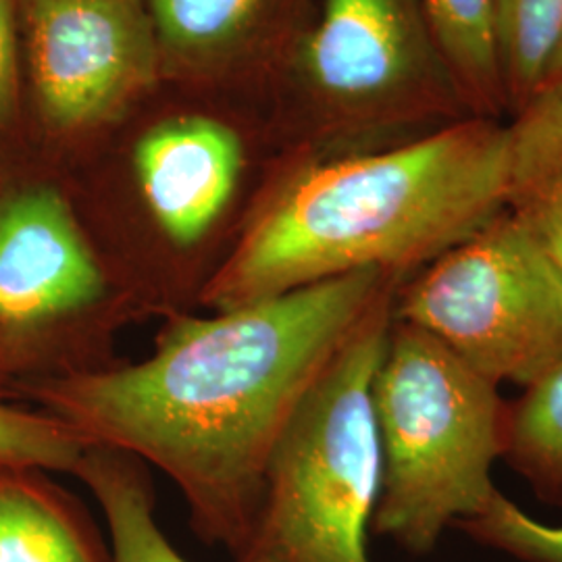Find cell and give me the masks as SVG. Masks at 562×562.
Wrapping results in <instances>:
<instances>
[{
  "label": "cell",
  "mask_w": 562,
  "mask_h": 562,
  "mask_svg": "<svg viewBox=\"0 0 562 562\" xmlns=\"http://www.w3.org/2000/svg\"><path fill=\"white\" fill-rule=\"evenodd\" d=\"M20 97L15 0H0V127L13 120Z\"/></svg>",
  "instance_id": "obj_19"
},
{
  "label": "cell",
  "mask_w": 562,
  "mask_h": 562,
  "mask_svg": "<svg viewBox=\"0 0 562 562\" xmlns=\"http://www.w3.org/2000/svg\"><path fill=\"white\" fill-rule=\"evenodd\" d=\"M396 281L359 271L181 319L148 359L50 378L32 394L86 448L161 469L202 538L236 554L259 515L265 469L285 423Z\"/></svg>",
  "instance_id": "obj_1"
},
{
  "label": "cell",
  "mask_w": 562,
  "mask_h": 562,
  "mask_svg": "<svg viewBox=\"0 0 562 562\" xmlns=\"http://www.w3.org/2000/svg\"><path fill=\"white\" fill-rule=\"evenodd\" d=\"M394 317L490 382L527 387L562 357V267L506 209L429 262Z\"/></svg>",
  "instance_id": "obj_5"
},
{
  "label": "cell",
  "mask_w": 562,
  "mask_h": 562,
  "mask_svg": "<svg viewBox=\"0 0 562 562\" xmlns=\"http://www.w3.org/2000/svg\"><path fill=\"white\" fill-rule=\"evenodd\" d=\"M503 81L525 99L548 81L562 44V0H494Z\"/></svg>",
  "instance_id": "obj_14"
},
{
  "label": "cell",
  "mask_w": 562,
  "mask_h": 562,
  "mask_svg": "<svg viewBox=\"0 0 562 562\" xmlns=\"http://www.w3.org/2000/svg\"><path fill=\"white\" fill-rule=\"evenodd\" d=\"M548 80H562V44L557 53V59L552 63V69H550V76Z\"/></svg>",
  "instance_id": "obj_20"
},
{
  "label": "cell",
  "mask_w": 562,
  "mask_h": 562,
  "mask_svg": "<svg viewBox=\"0 0 562 562\" xmlns=\"http://www.w3.org/2000/svg\"><path fill=\"white\" fill-rule=\"evenodd\" d=\"M508 130L506 209L562 267V80L546 81Z\"/></svg>",
  "instance_id": "obj_10"
},
{
  "label": "cell",
  "mask_w": 562,
  "mask_h": 562,
  "mask_svg": "<svg viewBox=\"0 0 562 562\" xmlns=\"http://www.w3.org/2000/svg\"><path fill=\"white\" fill-rule=\"evenodd\" d=\"M236 132L209 117H180L153 127L136 146L144 201L167 238L194 244L217 222L240 178Z\"/></svg>",
  "instance_id": "obj_9"
},
{
  "label": "cell",
  "mask_w": 562,
  "mask_h": 562,
  "mask_svg": "<svg viewBox=\"0 0 562 562\" xmlns=\"http://www.w3.org/2000/svg\"><path fill=\"white\" fill-rule=\"evenodd\" d=\"M394 304L390 290L371 306L285 423L236 562H369L382 485L373 382Z\"/></svg>",
  "instance_id": "obj_3"
},
{
  "label": "cell",
  "mask_w": 562,
  "mask_h": 562,
  "mask_svg": "<svg viewBox=\"0 0 562 562\" xmlns=\"http://www.w3.org/2000/svg\"><path fill=\"white\" fill-rule=\"evenodd\" d=\"M21 473L0 467V562H97L71 515Z\"/></svg>",
  "instance_id": "obj_12"
},
{
  "label": "cell",
  "mask_w": 562,
  "mask_h": 562,
  "mask_svg": "<svg viewBox=\"0 0 562 562\" xmlns=\"http://www.w3.org/2000/svg\"><path fill=\"white\" fill-rule=\"evenodd\" d=\"M102 292L101 265L55 188H25L0 202V340L80 313Z\"/></svg>",
  "instance_id": "obj_7"
},
{
  "label": "cell",
  "mask_w": 562,
  "mask_h": 562,
  "mask_svg": "<svg viewBox=\"0 0 562 562\" xmlns=\"http://www.w3.org/2000/svg\"><path fill=\"white\" fill-rule=\"evenodd\" d=\"M101 506L111 533V562H188L155 521V506L140 471L121 452L88 446L74 471Z\"/></svg>",
  "instance_id": "obj_11"
},
{
  "label": "cell",
  "mask_w": 562,
  "mask_h": 562,
  "mask_svg": "<svg viewBox=\"0 0 562 562\" xmlns=\"http://www.w3.org/2000/svg\"><path fill=\"white\" fill-rule=\"evenodd\" d=\"M23 11L36 102L53 130L106 123L157 80L144 0H23Z\"/></svg>",
  "instance_id": "obj_6"
},
{
  "label": "cell",
  "mask_w": 562,
  "mask_h": 562,
  "mask_svg": "<svg viewBox=\"0 0 562 562\" xmlns=\"http://www.w3.org/2000/svg\"><path fill=\"white\" fill-rule=\"evenodd\" d=\"M431 46L411 0H323L304 67L327 101L367 109L398 101L431 80Z\"/></svg>",
  "instance_id": "obj_8"
},
{
  "label": "cell",
  "mask_w": 562,
  "mask_h": 562,
  "mask_svg": "<svg viewBox=\"0 0 562 562\" xmlns=\"http://www.w3.org/2000/svg\"><path fill=\"white\" fill-rule=\"evenodd\" d=\"M262 0H150L159 44L199 57L236 41Z\"/></svg>",
  "instance_id": "obj_16"
},
{
  "label": "cell",
  "mask_w": 562,
  "mask_h": 562,
  "mask_svg": "<svg viewBox=\"0 0 562 562\" xmlns=\"http://www.w3.org/2000/svg\"><path fill=\"white\" fill-rule=\"evenodd\" d=\"M86 452V443L50 415L23 411L0 401V467L46 469L74 473Z\"/></svg>",
  "instance_id": "obj_17"
},
{
  "label": "cell",
  "mask_w": 562,
  "mask_h": 562,
  "mask_svg": "<svg viewBox=\"0 0 562 562\" xmlns=\"http://www.w3.org/2000/svg\"><path fill=\"white\" fill-rule=\"evenodd\" d=\"M464 529L508 554L529 562H562V525H546L498 492L480 517L462 522Z\"/></svg>",
  "instance_id": "obj_18"
},
{
  "label": "cell",
  "mask_w": 562,
  "mask_h": 562,
  "mask_svg": "<svg viewBox=\"0 0 562 562\" xmlns=\"http://www.w3.org/2000/svg\"><path fill=\"white\" fill-rule=\"evenodd\" d=\"M504 452L543 492H562V357L525 387L504 423Z\"/></svg>",
  "instance_id": "obj_15"
},
{
  "label": "cell",
  "mask_w": 562,
  "mask_h": 562,
  "mask_svg": "<svg viewBox=\"0 0 562 562\" xmlns=\"http://www.w3.org/2000/svg\"><path fill=\"white\" fill-rule=\"evenodd\" d=\"M373 411L382 485L371 527L425 554L448 525L480 517L498 494L492 467L504 452L506 423L498 385L394 317Z\"/></svg>",
  "instance_id": "obj_4"
},
{
  "label": "cell",
  "mask_w": 562,
  "mask_h": 562,
  "mask_svg": "<svg viewBox=\"0 0 562 562\" xmlns=\"http://www.w3.org/2000/svg\"><path fill=\"white\" fill-rule=\"evenodd\" d=\"M510 130L462 121L398 148L304 167L206 281L229 311L359 271L401 280L506 211Z\"/></svg>",
  "instance_id": "obj_2"
},
{
  "label": "cell",
  "mask_w": 562,
  "mask_h": 562,
  "mask_svg": "<svg viewBox=\"0 0 562 562\" xmlns=\"http://www.w3.org/2000/svg\"><path fill=\"white\" fill-rule=\"evenodd\" d=\"M429 36L446 69L475 97L490 99L503 81L494 0H422Z\"/></svg>",
  "instance_id": "obj_13"
}]
</instances>
